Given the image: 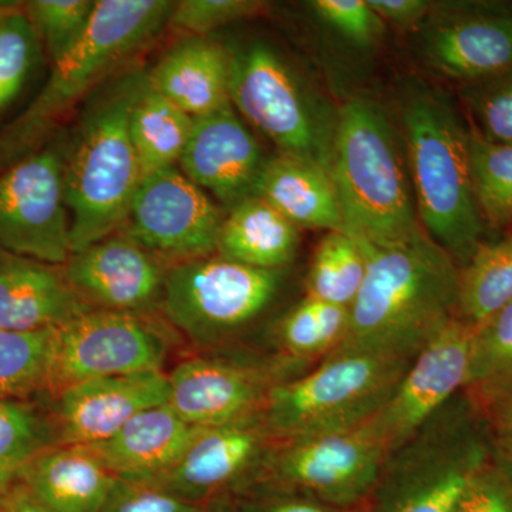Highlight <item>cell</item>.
<instances>
[{"label": "cell", "instance_id": "cell-1", "mask_svg": "<svg viewBox=\"0 0 512 512\" xmlns=\"http://www.w3.org/2000/svg\"><path fill=\"white\" fill-rule=\"evenodd\" d=\"M362 248L365 281L350 306L349 332L340 348L416 357L458 318L460 266L426 232L394 247Z\"/></svg>", "mask_w": 512, "mask_h": 512}, {"label": "cell", "instance_id": "cell-2", "mask_svg": "<svg viewBox=\"0 0 512 512\" xmlns=\"http://www.w3.org/2000/svg\"><path fill=\"white\" fill-rule=\"evenodd\" d=\"M396 130L376 101L353 97L338 110L330 177L343 232L387 248L423 234Z\"/></svg>", "mask_w": 512, "mask_h": 512}, {"label": "cell", "instance_id": "cell-3", "mask_svg": "<svg viewBox=\"0 0 512 512\" xmlns=\"http://www.w3.org/2000/svg\"><path fill=\"white\" fill-rule=\"evenodd\" d=\"M144 77L127 73L97 93L64 151L72 254L123 228L143 181L130 113Z\"/></svg>", "mask_w": 512, "mask_h": 512}, {"label": "cell", "instance_id": "cell-4", "mask_svg": "<svg viewBox=\"0 0 512 512\" xmlns=\"http://www.w3.org/2000/svg\"><path fill=\"white\" fill-rule=\"evenodd\" d=\"M402 119L421 227L463 266L487 231L471 178L470 128L450 101L429 90L404 99Z\"/></svg>", "mask_w": 512, "mask_h": 512}, {"label": "cell", "instance_id": "cell-5", "mask_svg": "<svg viewBox=\"0 0 512 512\" xmlns=\"http://www.w3.org/2000/svg\"><path fill=\"white\" fill-rule=\"evenodd\" d=\"M493 453L483 417L463 390L387 453L365 512H453Z\"/></svg>", "mask_w": 512, "mask_h": 512}, {"label": "cell", "instance_id": "cell-6", "mask_svg": "<svg viewBox=\"0 0 512 512\" xmlns=\"http://www.w3.org/2000/svg\"><path fill=\"white\" fill-rule=\"evenodd\" d=\"M413 359L386 350H335L313 369L278 384L262 421L278 441L356 429L389 402Z\"/></svg>", "mask_w": 512, "mask_h": 512}, {"label": "cell", "instance_id": "cell-7", "mask_svg": "<svg viewBox=\"0 0 512 512\" xmlns=\"http://www.w3.org/2000/svg\"><path fill=\"white\" fill-rule=\"evenodd\" d=\"M174 5L168 0H96L83 35L53 62L39 99L10 127L0 147L16 153L55 126L74 104L160 33Z\"/></svg>", "mask_w": 512, "mask_h": 512}, {"label": "cell", "instance_id": "cell-8", "mask_svg": "<svg viewBox=\"0 0 512 512\" xmlns=\"http://www.w3.org/2000/svg\"><path fill=\"white\" fill-rule=\"evenodd\" d=\"M229 55V97L239 116L268 137L279 154L330 173L338 111L332 113L268 43L252 42Z\"/></svg>", "mask_w": 512, "mask_h": 512}, {"label": "cell", "instance_id": "cell-9", "mask_svg": "<svg viewBox=\"0 0 512 512\" xmlns=\"http://www.w3.org/2000/svg\"><path fill=\"white\" fill-rule=\"evenodd\" d=\"M282 282L284 271L205 256L167 271L161 306L191 342L210 348L254 325L278 298Z\"/></svg>", "mask_w": 512, "mask_h": 512}, {"label": "cell", "instance_id": "cell-10", "mask_svg": "<svg viewBox=\"0 0 512 512\" xmlns=\"http://www.w3.org/2000/svg\"><path fill=\"white\" fill-rule=\"evenodd\" d=\"M386 457V447L366 423L340 433L276 440L254 487L291 491L333 507L360 510L373 493Z\"/></svg>", "mask_w": 512, "mask_h": 512}, {"label": "cell", "instance_id": "cell-11", "mask_svg": "<svg viewBox=\"0 0 512 512\" xmlns=\"http://www.w3.org/2000/svg\"><path fill=\"white\" fill-rule=\"evenodd\" d=\"M311 366L288 357L252 360L238 357H191L168 375V406L197 429L251 419L264 410L278 384L302 375Z\"/></svg>", "mask_w": 512, "mask_h": 512}, {"label": "cell", "instance_id": "cell-12", "mask_svg": "<svg viewBox=\"0 0 512 512\" xmlns=\"http://www.w3.org/2000/svg\"><path fill=\"white\" fill-rule=\"evenodd\" d=\"M0 248L52 266L69 261L62 147H47L0 175Z\"/></svg>", "mask_w": 512, "mask_h": 512}, {"label": "cell", "instance_id": "cell-13", "mask_svg": "<svg viewBox=\"0 0 512 512\" xmlns=\"http://www.w3.org/2000/svg\"><path fill=\"white\" fill-rule=\"evenodd\" d=\"M167 350L140 316L90 309L56 328L47 386L62 392L101 377L163 372Z\"/></svg>", "mask_w": 512, "mask_h": 512}, {"label": "cell", "instance_id": "cell-14", "mask_svg": "<svg viewBox=\"0 0 512 512\" xmlns=\"http://www.w3.org/2000/svg\"><path fill=\"white\" fill-rule=\"evenodd\" d=\"M224 214L178 167L141 181L121 232L158 258L177 264L217 255Z\"/></svg>", "mask_w": 512, "mask_h": 512}, {"label": "cell", "instance_id": "cell-15", "mask_svg": "<svg viewBox=\"0 0 512 512\" xmlns=\"http://www.w3.org/2000/svg\"><path fill=\"white\" fill-rule=\"evenodd\" d=\"M275 443L261 414L201 429L177 463L146 484L197 505L231 500L254 487Z\"/></svg>", "mask_w": 512, "mask_h": 512}, {"label": "cell", "instance_id": "cell-16", "mask_svg": "<svg viewBox=\"0 0 512 512\" xmlns=\"http://www.w3.org/2000/svg\"><path fill=\"white\" fill-rule=\"evenodd\" d=\"M476 330L460 318L451 320L414 357L389 402L366 421L387 453L466 389Z\"/></svg>", "mask_w": 512, "mask_h": 512}, {"label": "cell", "instance_id": "cell-17", "mask_svg": "<svg viewBox=\"0 0 512 512\" xmlns=\"http://www.w3.org/2000/svg\"><path fill=\"white\" fill-rule=\"evenodd\" d=\"M63 274L90 308L138 315L163 301L167 271L158 256L119 231L70 255Z\"/></svg>", "mask_w": 512, "mask_h": 512}, {"label": "cell", "instance_id": "cell-18", "mask_svg": "<svg viewBox=\"0 0 512 512\" xmlns=\"http://www.w3.org/2000/svg\"><path fill=\"white\" fill-rule=\"evenodd\" d=\"M265 161L254 134L229 103L194 119L178 165L192 183L231 210L254 195Z\"/></svg>", "mask_w": 512, "mask_h": 512}, {"label": "cell", "instance_id": "cell-19", "mask_svg": "<svg viewBox=\"0 0 512 512\" xmlns=\"http://www.w3.org/2000/svg\"><path fill=\"white\" fill-rule=\"evenodd\" d=\"M424 62L441 76L470 84L512 74V15L468 8L431 23L421 42Z\"/></svg>", "mask_w": 512, "mask_h": 512}, {"label": "cell", "instance_id": "cell-20", "mask_svg": "<svg viewBox=\"0 0 512 512\" xmlns=\"http://www.w3.org/2000/svg\"><path fill=\"white\" fill-rule=\"evenodd\" d=\"M59 394L62 443L84 447L110 439L137 414L167 404L170 382L163 372H141L87 380Z\"/></svg>", "mask_w": 512, "mask_h": 512}, {"label": "cell", "instance_id": "cell-21", "mask_svg": "<svg viewBox=\"0 0 512 512\" xmlns=\"http://www.w3.org/2000/svg\"><path fill=\"white\" fill-rule=\"evenodd\" d=\"M200 430L164 404L137 414L110 439L80 448L119 480L151 483L177 463Z\"/></svg>", "mask_w": 512, "mask_h": 512}, {"label": "cell", "instance_id": "cell-22", "mask_svg": "<svg viewBox=\"0 0 512 512\" xmlns=\"http://www.w3.org/2000/svg\"><path fill=\"white\" fill-rule=\"evenodd\" d=\"M90 309L55 266L10 254L0 258V329H55Z\"/></svg>", "mask_w": 512, "mask_h": 512}, {"label": "cell", "instance_id": "cell-23", "mask_svg": "<svg viewBox=\"0 0 512 512\" xmlns=\"http://www.w3.org/2000/svg\"><path fill=\"white\" fill-rule=\"evenodd\" d=\"M147 82L192 119L231 103V55L205 37L192 36L168 50Z\"/></svg>", "mask_w": 512, "mask_h": 512}, {"label": "cell", "instance_id": "cell-24", "mask_svg": "<svg viewBox=\"0 0 512 512\" xmlns=\"http://www.w3.org/2000/svg\"><path fill=\"white\" fill-rule=\"evenodd\" d=\"M254 195L271 204L296 228L343 231L335 185L329 171L319 165L284 154L268 158Z\"/></svg>", "mask_w": 512, "mask_h": 512}, {"label": "cell", "instance_id": "cell-25", "mask_svg": "<svg viewBox=\"0 0 512 512\" xmlns=\"http://www.w3.org/2000/svg\"><path fill=\"white\" fill-rule=\"evenodd\" d=\"M26 488L53 512H100L117 478L83 448L45 451L23 467Z\"/></svg>", "mask_w": 512, "mask_h": 512}, {"label": "cell", "instance_id": "cell-26", "mask_svg": "<svg viewBox=\"0 0 512 512\" xmlns=\"http://www.w3.org/2000/svg\"><path fill=\"white\" fill-rule=\"evenodd\" d=\"M301 229L258 195L228 210L218 234L217 255L238 264L284 271L295 259Z\"/></svg>", "mask_w": 512, "mask_h": 512}, {"label": "cell", "instance_id": "cell-27", "mask_svg": "<svg viewBox=\"0 0 512 512\" xmlns=\"http://www.w3.org/2000/svg\"><path fill=\"white\" fill-rule=\"evenodd\" d=\"M192 127L190 114L154 90L146 74L130 113V134L144 177L180 164Z\"/></svg>", "mask_w": 512, "mask_h": 512}, {"label": "cell", "instance_id": "cell-28", "mask_svg": "<svg viewBox=\"0 0 512 512\" xmlns=\"http://www.w3.org/2000/svg\"><path fill=\"white\" fill-rule=\"evenodd\" d=\"M512 301V237L481 245L458 279V318L480 328Z\"/></svg>", "mask_w": 512, "mask_h": 512}, {"label": "cell", "instance_id": "cell-29", "mask_svg": "<svg viewBox=\"0 0 512 512\" xmlns=\"http://www.w3.org/2000/svg\"><path fill=\"white\" fill-rule=\"evenodd\" d=\"M349 320V308L306 295L276 326L281 355L302 365H318L345 342Z\"/></svg>", "mask_w": 512, "mask_h": 512}, {"label": "cell", "instance_id": "cell-30", "mask_svg": "<svg viewBox=\"0 0 512 512\" xmlns=\"http://www.w3.org/2000/svg\"><path fill=\"white\" fill-rule=\"evenodd\" d=\"M367 271L365 251L343 231L328 232L313 252L306 295L349 308L359 295Z\"/></svg>", "mask_w": 512, "mask_h": 512}, {"label": "cell", "instance_id": "cell-31", "mask_svg": "<svg viewBox=\"0 0 512 512\" xmlns=\"http://www.w3.org/2000/svg\"><path fill=\"white\" fill-rule=\"evenodd\" d=\"M474 195L487 228L512 225V146L493 143L470 127Z\"/></svg>", "mask_w": 512, "mask_h": 512}, {"label": "cell", "instance_id": "cell-32", "mask_svg": "<svg viewBox=\"0 0 512 512\" xmlns=\"http://www.w3.org/2000/svg\"><path fill=\"white\" fill-rule=\"evenodd\" d=\"M55 329H0V400L23 396L49 384Z\"/></svg>", "mask_w": 512, "mask_h": 512}, {"label": "cell", "instance_id": "cell-33", "mask_svg": "<svg viewBox=\"0 0 512 512\" xmlns=\"http://www.w3.org/2000/svg\"><path fill=\"white\" fill-rule=\"evenodd\" d=\"M39 50L40 37L23 6L0 22V113L18 99Z\"/></svg>", "mask_w": 512, "mask_h": 512}, {"label": "cell", "instance_id": "cell-34", "mask_svg": "<svg viewBox=\"0 0 512 512\" xmlns=\"http://www.w3.org/2000/svg\"><path fill=\"white\" fill-rule=\"evenodd\" d=\"M94 8L93 0H33L23 6L53 62L83 35Z\"/></svg>", "mask_w": 512, "mask_h": 512}, {"label": "cell", "instance_id": "cell-35", "mask_svg": "<svg viewBox=\"0 0 512 512\" xmlns=\"http://www.w3.org/2000/svg\"><path fill=\"white\" fill-rule=\"evenodd\" d=\"M49 441L46 424L30 407L0 400V474L23 468L43 453Z\"/></svg>", "mask_w": 512, "mask_h": 512}, {"label": "cell", "instance_id": "cell-36", "mask_svg": "<svg viewBox=\"0 0 512 512\" xmlns=\"http://www.w3.org/2000/svg\"><path fill=\"white\" fill-rule=\"evenodd\" d=\"M512 379V301L477 328L468 387Z\"/></svg>", "mask_w": 512, "mask_h": 512}, {"label": "cell", "instance_id": "cell-37", "mask_svg": "<svg viewBox=\"0 0 512 512\" xmlns=\"http://www.w3.org/2000/svg\"><path fill=\"white\" fill-rule=\"evenodd\" d=\"M464 97L478 133L493 143L512 146V74L470 84Z\"/></svg>", "mask_w": 512, "mask_h": 512}, {"label": "cell", "instance_id": "cell-38", "mask_svg": "<svg viewBox=\"0 0 512 512\" xmlns=\"http://www.w3.org/2000/svg\"><path fill=\"white\" fill-rule=\"evenodd\" d=\"M264 9L255 0H183L175 2L168 25L204 37L221 26L249 19Z\"/></svg>", "mask_w": 512, "mask_h": 512}, {"label": "cell", "instance_id": "cell-39", "mask_svg": "<svg viewBox=\"0 0 512 512\" xmlns=\"http://www.w3.org/2000/svg\"><path fill=\"white\" fill-rule=\"evenodd\" d=\"M453 512H512V464L494 450L471 478Z\"/></svg>", "mask_w": 512, "mask_h": 512}, {"label": "cell", "instance_id": "cell-40", "mask_svg": "<svg viewBox=\"0 0 512 512\" xmlns=\"http://www.w3.org/2000/svg\"><path fill=\"white\" fill-rule=\"evenodd\" d=\"M311 8L333 32L357 46L375 45L386 29L367 0H315Z\"/></svg>", "mask_w": 512, "mask_h": 512}, {"label": "cell", "instance_id": "cell-41", "mask_svg": "<svg viewBox=\"0 0 512 512\" xmlns=\"http://www.w3.org/2000/svg\"><path fill=\"white\" fill-rule=\"evenodd\" d=\"M464 390L483 417L494 450L512 464V379Z\"/></svg>", "mask_w": 512, "mask_h": 512}, {"label": "cell", "instance_id": "cell-42", "mask_svg": "<svg viewBox=\"0 0 512 512\" xmlns=\"http://www.w3.org/2000/svg\"><path fill=\"white\" fill-rule=\"evenodd\" d=\"M202 507L154 485L117 478L100 512H200Z\"/></svg>", "mask_w": 512, "mask_h": 512}, {"label": "cell", "instance_id": "cell-43", "mask_svg": "<svg viewBox=\"0 0 512 512\" xmlns=\"http://www.w3.org/2000/svg\"><path fill=\"white\" fill-rule=\"evenodd\" d=\"M235 512H365L333 507L306 495L275 488L252 487L231 498Z\"/></svg>", "mask_w": 512, "mask_h": 512}, {"label": "cell", "instance_id": "cell-44", "mask_svg": "<svg viewBox=\"0 0 512 512\" xmlns=\"http://www.w3.org/2000/svg\"><path fill=\"white\" fill-rule=\"evenodd\" d=\"M384 23L389 22L399 28H413L429 16L430 2L426 0H367Z\"/></svg>", "mask_w": 512, "mask_h": 512}, {"label": "cell", "instance_id": "cell-45", "mask_svg": "<svg viewBox=\"0 0 512 512\" xmlns=\"http://www.w3.org/2000/svg\"><path fill=\"white\" fill-rule=\"evenodd\" d=\"M0 512H53L40 503L28 488L0 500Z\"/></svg>", "mask_w": 512, "mask_h": 512}, {"label": "cell", "instance_id": "cell-46", "mask_svg": "<svg viewBox=\"0 0 512 512\" xmlns=\"http://www.w3.org/2000/svg\"><path fill=\"white\" fill-rule=\"evenodd\" d=\"M200 512H235V508L231 500H220L205 504Z\"/></svg>", "mask_w": 512, "mask_h": 512}, {"label": "cell", "instance_id": "cell-47", "mask_svg": "<svg viewBox=\"0 0 512 512\" xmlns=\"http://www.w3.org/2000/svg\"><path fill=\"white\" fill-rule=\"evenodd\" d=\"M18 9H20V6L10 5V3H0V22L8 18L12 13H15Z\"/></svg>", "mask_w": 512, "mask_h": 512}]
</instances>
